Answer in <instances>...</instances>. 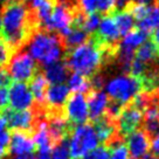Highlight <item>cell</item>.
<instances>
[{"mask_svg":"<svg viewBox=\"0 0 159 159\" xmlns=\"http://www.w3.org/2000/svg\"><path fill=\"white\" fill-rule=\"evenodd\" d=\"M35 30L30 13L21 0H10L1 12V40L12 53L24 48Z\"/></svg>","mask_w":159,"mask_h":159,"instance_id":"6da1fadb","label":"cell"},{"mask_svg":"<svg viewBox=\"0 0 159 159\" xmlns=\"http://www.w3.org/2000/svg\"><path fill=\"white\" fill-rule=\"evenodd\" d=\"M21 49H25L30 57L38 62L39 68L61 61L66 53L60 35L42 30H35Z\"/></svg>","mask_w":159,"mask_h":159,"instance_id":"7a4b0ae2","label":"cell"},{"mask_svg":"<svg viewBox=\"0 0 159 159\" xmlns=\"http://www.w3.org/2000/svg\"><path fill=\"white\" fill-rule=\"evenodd\" d=\"M62 60L69 71L71 70L73 73H77L87 79L101 73L107 65L103 52L90 39L88 42L76 47L75 49L67 52Z\"/></svg>","mask_w":159,"mask_h":159,"instance_id":"3957f363","label":"cell"},{"mask_svg":"<svg viewBox=\"0 0 159 159\" xmlns=\"http://www.w3.org/2000/svg\"><path fill=\"white\" fill-rule=\"evenodd\" d=\"M143 91L142 82L129 74H122L109 80L105 84V94L109 99L126 105Z\"/></svg>","mask_w":159,"mask_h":159,"instance_id":"277c9868","label":"cell"},{"mask_svg":"<svg viewBox=\"0 0 159 159\" xmlns=\"http://www.w3.org/2000/svg\"><path fill=\"white\" fill-rule=\"evenodd\" d=\"M68 140L71 159H82L85 153L97 148L99 144L97 134L91 123L73 126L68 136Z\"/></svg>","mask_w":159,"mask_h":159,"instance_id":"5b68a950","label":"cell"},{"mask_svg":"<svg viewBox=\"0 0 159 159\" xmlns=\"http://www.w3.org/2000/svg\"><path fill=\"white\" fill-rule=\"evenodd\" d=\"M6 69L14 82L27 83L40 71L39 66L25 49H20L12 54Z\"/></svg>","mask_w":159,"mask_h":159,"instance_id":"8992f818","label":"cell"},{"mask_svg":"<svg viewBox=\"0 0 159 159\" xmlns=\"http://www.w3.org/2000/svg\"><path fill=\"white\" fill-rule=\"evenodd\" d=\"M0 114L5 118L7 128H10L12 131H21L30 134L34 132L36 124L41 118L40 114L34 108L24 111H15L10 108H6L0 111Z\"/></svg>","mask_w":159,"mask_h":159,"instance_id":"52a82bcc","label":"cell"},{"mask_svg":"<svg viewBox=\"0 0 159 159\" xmlns=\"http://www.w3.org/2000/svg\"><path fill=\"white\" fill-rule=\"evenodd\" d=\"M63 115L71 126L84 124L89 119L84 94H71L63 107Z\"/></svg>","mask_w":159,"mask_h":159,"instance_id":"ba28073f","label":"cell"},{"mask_svg":"<svg viewBox=\"0 0 159 159\" xmlns=\"http://www.w3.org/2000/svg\"><path fill=\"white\" fill-rule=\"evenodd\" d=\"M143 117H144V112L139 108H137L134 103L130 102L129 104L124 105L118 118L116 119L118 132L125 138L131 132L140 129L143 124Z\"/></svg>","mask_w":159,"mask_h":159,"instance_id":"9c48e42d","label":"cell"},{"mask_svg":"<svg viewBox=\"0 0 159 159\" xmlns=\"http://www.w3.org/2000/svg\"><path fill=\"white\" fill-rule=\"evenodd\" d=\"M10 109L15 111H24L34 108L35 101L27 83L12 82L8 90Z\"/></svg>","mask_w":159,"mask_h":159,"instance_id":"30bf717a","label":"cell"},{"mask_svg":"<svg viewBox=\"0 0 159 159\" xmlns=\"http://www.w3.org/2000/svg\"><path fill=\"white\" fill-rule=\"evenodd\" d=\"M69 96L70 90L67 84H49L46 91L43 108L47 111H62Z\"/></svg>","mask_w":159,"mask_h":159,"instance_id":"8fae6325","label":"cell"},{"mask_svg":"<svg viewBox=\"0 0 159 159\" xmlns=\"http://www.w3.org/2000/svg\"><path fill=\"white\" fill-rule=\"evenodd\" d=\"M126 150L129 159H143L149 153L150 139L142 129H138L128 134L126 137Z\"/></svg>","mask_w":159,"mask_h":159,"instance_id":"7c38bea8","label":"cell"},{"mask_svg":"<svg viewBox=\"0 0 159 159\" xmlns=\"http://www.w3.org/2000/svg\"><path fill=\"white\" fill-rule=\"evenodd\" d=\"M87 104L89 119L94 123L105 115V110L109 103V97L103 90H89L87 94Z\"/></svg>","mask_w":159,"mask_h":159,"instance_id":"4fadbf2b","label":"cell"},{"mask_svg":"<svg viewBox=\"0 0 159 159\" xmlns=\"http://www.w3.org/2000/svg\"><path fill=\"white\" fill-rule=\"evenodd\" d=\"M35 150V145L33 138L30 134L13 131L10 136V144H8V154L13 157L33 154Z\"/></svg>","mask_w":159,"mask_h":159,"instance_id":"5bb4252c","label":"cell"},{"mask_svg":"<svg viewBox=\"0 0 159 159\" xmlns=\"http://www.w3.org/2000/svg\"><path fill=\"white\" fill-rule=\"evenodd\" d=\"M77 4L80 11L84 14L98 13L105 16L115 11L116 0H77Z\"/></svg>","mask_w":159,"mask_h":159,"instance_id":"9a60e30c","label":"cell"},{"mask_svg":"<svg viewBox=\"0 0 159 159\" xmlns=\"http://www.w3.org/2000/svg\"><path fill=\"white\" fill-rule=\"evenodd\" d=\"M40 70H42L41 73L47 80L48 84H62L69 77V69L67 68L63 60L40 68Z\"/></svg>","mask_w":159,"mask_h":159,"instance_id":"2e32d148","label":"cell"},{"mask_svg":"<svg viewBox=\"0 0 159 159\" xmlns=\"http://www.w3.org/2000/svg\"><path fill=\"white\" fill-rule=\"evenodd\" d=\"M62 45L65 48V52H70V50L75 49L76 47L83 45L85 42H88L89 40V35L85 33L84 30H82L79 26L71 25L69 30L62 35H60ZM65 53V54H66Z\"/></svg>","mask_w":159,"mask_h":159,"instance_id":"e0dca14e","label":"cell"},{"mask_svg":"<svg viewBox=\"0 0 159 159\" xmlns=\"http://www.w3.org/2000/svg\"><path fill=\"white\" fill-rule=\"evenodd\" d=\"M48 85L49 84H48L47 80L45 79V76L42 75L41 71H39V73L30 81L28 87H30V93H32L33 97H34V101H36V103H35L36 105L43 107V104H45L46 91H47Z\"/></svg>","mask_w":159,"mask_h":159,"instance_id":"ac0fdd59","label":"cell"},{"mask_svg":"<svg viewBox=\"0 0 159 159\" xmlns=\"http://www.w3.org/2000/svg\"><path fill=\"white\" fill-rule=\"evenodd\" d=\"M136 26L138 27V30H144L149 34L159 28V5H149L144 19L136 22Z\"/></svg>","mask_w":159,"mask_h":159,"instance_id":"d6986e66","label":"cell"},{"mask_svg":"<svg viewBox=\"0 0 159 159\" xmlns=\"http://www.w3.org/2000/svg\"><path fill=\"white\" fill-rule=\"evenodd\" d=\"M150 38V34L146 33L144 30H131L130 33L125 35L122 41H119L118 47L120 48H124V49L131 50V52H134L138 47L144 43L145 41H148Z\"/></svg>","mask_w":159,"mask_h":159,"instance_id":"ffe728a7","label":"cell"},{"mask_svg":"<svg viewBox=\"0 0 159 159\" xmlns=\"http://www.w3.org/2000/svg\"><path fill=\"white\" fill-rule=\"evenodd\" d=\"M111 16L114 18L115 22L117 25L120 36H125L128 33L134 30L136 22H134V16L131 15V13L128 10L114 11L111 13Z\"/></svg>","mask_w":159,"mask_h":159,"instance_id":"44dd1931","label":"cell"},{"mask_svg":"<svg viewBox=\"0 0 159 159\" xmlns=\"http://www.w3.org/2000/svg\"><path fill=\"white\" fill-rule=\"evenodd\" d=\"M68 89L73 91V94H87L90 88L89 79H87L82 75L77 74V73H73L69 75L68 77Z\"/></svg>","mask_w":159,"mask_h":159,"instance_id":"7402d4cb","label":"cell"},{"mask_svg":"<svg viewBox=\"0 0 159 159\" xmlns=\"http://www.w3.org/2000/svg\"><path fill=\"white\" fill-rule=\"evenodd\" d=\"M50 156H52V159H70L68 137L55 143L54 146L50 150Z\"/></svg>","mask_w":159,"mask_h":159,"instance_id":"603a6c76","label":"cell"},{"mask_svg":"<svg viewBox=\"0 0 159 159\" xmlns=\"http://www.w3.org/2000/svg\"><path fill=\"white\" fill-rule=\"evenodd\" d=\"M11 134L7 130L5 118L0 114V157H5L8 154V144H10Z\"/></svg>","mask_w":159,"mask_h":159,"instance_id":"cb8c5ba5","label":"cell"},{"mask_svg":"<svg viewBox=\"0 0 159 159\" xmlns=\"http://www.w3.org/2000/svg\"><path fill=\"white\" fill-rule=\"evenodd\" d=\"M102 15L98 13H91V14H85L83 22H82V30H84L88 35L94 34L97 30L101 22Z\"/></svg>","mask_w":159,"mask_h":159,"instance_id":"d4e9b609","label":"cell"},{"mask_svg":"<svg viewBox=\"0 0 159 159\" xmlns=\"http://www.w3.org/2000/svg\"><path fill=\"white\" fill-rule=\"evenodd\" d=\"M110 158V150L105 145H98L94 150L85 153L82 159H109Z\"/></svg>","mask_w":159,"mask_h":159,"instance_id":"484cf974","label":"cell"},{"mask_svg":"<svg viewBox=\"0 0 159 159\" xmlns=\"http://www.w3.org/2000/svg\"><path fill=\"white\" fill-rule=\"evenodd\" d=\"M12 54L13 53L11 52V49L7 47V45L0 38V68H4V67L7 66Z\"/></svg>","mask_w":159,"mask_h":159,"instance_id":"4316f807","label":"cell"},{"mask_svg":"<svg viewBox=\"0 0 159 159\" xmlns=\"http://www.w3.org/2000/svg\"><path fill=\"white\" fill-rule=\"evenodd\" d=\"M109 159H129V153H128V150L124 143L111 149Z\"/></svg>","mask_w":159,"mask_h":159,"instance_id":"83f0119b","label":"cell"},{"mask_svg":"<svg viewBox=\"0 0 159 159\" xmlns=\"http://www.w3.org/2000/svg\"><path fill=\"white\" fill-rule=\"evenodd\" d=\"M11 84H12V79H11L6 67L0 68V88H7Z\"/></svg>","mask_w":159,"mask_h":159,"instance_id":"f1b7e54d","label":"cell"},{"mask_svg":"<svg viewBox=\"0 0 159 159\" xmlns=\"http://www.w3.org/2000/svg\"><path fill=\"white\" fill-rule=\"evenodd\" d=\"M8 105V89L0 88V111L7 108Z\"/></svg>","mask_w":159,"mask_h":159,"instance_id":"f546056e","label":"cell"},{"mask_svg":"<svg viewBox=\"0 0 159 159\" xmlns=\"http://www.w3.org/2000/svg\"><path fill=\"white\" fill-rule=\"evenodd\" d=\"M150 149L151 153L159 158V134L150 140Z\"/></svg>","mask_w":159,"mask_h":159,"instance_id":"4dcf8cb0","label":"cell"},{"mask_svg":"<svg viewBox=\"0 0 159 159\" xmlns=\"http://www.w3.org/2000/svg\"><path fill=\"white\" fill-rule=\"evenodd\" d=\"M150 40H151V42L156 46V48L159 50V28H157V30H153V32L150 34Z\"/></svg>","mask_w":159,"mask_h":159,"instance_id":"1f68e13d","label":"cell"},{"mask_svg":"<svg viewBox=\"0 0 159 159\" xmlns=\"http://www.w3.org/2000/svg\"><path fill=\"white\" fill-rule=\"evenodd\" d=\"M35 159H52L50 151H38L34 156Z\"/></svg>","mask_w":159,"mask_h":159,"instance_id":"d6a6232c","label":"cell"},{"mask_svg":"<svg viewBox=\"0 0 159 159\" xmlns=\"http://www.w3.org/2000/svg\"><path fill=\"white\" fill-rule=\"evenodd\" d=\"M13 159H35L34 154H26V156H19V157H14Z\"/></svg>","mask_w":159,"mask_h":159,"instance_id":"836d02e7","label":"cell"},{"mask_svg":"<svg viewBox=\"0 0 159 159\" xmlns=\"http://www.w3.org/2000/svg\"><path fill=\"white\" fill-rule=\"evenodd\" d=\"M143 159H159V158L158 157H156V156H153L152 153H148Z\"/></svg>","mask_w":159,"mask_h":159,"instance_id":"e575fe53","label":"cell"},{"mask_svg":"<svg viewBox=\"0 0 159 159\" xmlns=\"http://www.w3.org/2000/svg\"><path fill=\"white\" fill-rule=\"evenodd\" d=\"M0 34H1V11H0Z\"/></svg>","mask_w":159,"mask_h":159,"instance_id":"d590c367","label":"cell"},{"mask_svg":"<svg viewBox=\"0 0 159 159\" xmlns=\"http://www.w3.org/2000/svg\"><path fill=\"white\" fill-rule=\"evenodd\" d=\"M154 1V4H156V5H159V0H153Z\"/></svg>","mask_w":159,"mask_h":159,"instance_id":"8d00e7d4","label":"cell"}]
</instances>
